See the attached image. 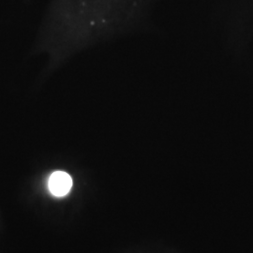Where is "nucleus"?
<instances>
[{
  "instance_id": "obj_1",
  "label": "nucleus",
  "mask_w": 253,
  "mask_h": 253,
  "mask_svg": "<svg viewBox=\"0 0 253 253\" xmlns=\"http://www.w3.org/2000/svg\"><path fill=\"white\" fill-rule=\"evenodd\" d=\"M73 187L72 177L65 172H54L49 179V190L55 197L66 196Z\"/></svg>"
}]
</instances>
